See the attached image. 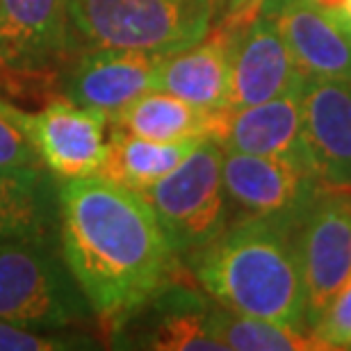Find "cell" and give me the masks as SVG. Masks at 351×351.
Returning <instances> with one entry per match:
<instances>
[{"mask_svg":"<svg viewBox=\"0 0 351 351\" xmlns=\"http://www.w3.org/2000/svg\"><path fill=\"white\" fill-rule=\"evenodd\" d=\"M60 249L101 322L139 311L173 271V249L144 196L101 176L60 185Z\"/></svg>","mask_w":351,"mask_h":351,"instance_id":"cell-1","label":"cell"},{"mask_svg":"<svg viewBox=\"0 0 351 351\" xmlns=\"http://www.w3.org/2000/svg\"><path fill=\"white\" fill-rule=\"evenodd\" d=\"M194 276L223 308L285 326H306L297 226L244 217L196 249Z\"/></svg>","mask_w":351,"mask_h":351,"instance_id":"cell-2","label":"cell"},{"mask_svg":"<svg viewBox=\"0 0 351 351\" xmlns=\"http://www.w3.org/2000/svg\"><path fill=\"white\" fill-rule=\"evenodd\" d=\"M73 34L91 48L178 53L213 27L215 0H69Z\"/></svg>","mask_w":351,"mask_h":351,"instance_id":"cell-3","label":"cell"},{"mask_svg":"<svg viewBox=\"0 0 351 351\" xmlns=\"http://www.w3.org/2000/svg\"><path fill=\"white\" fill-rule=\"evenodd\" d=\"M89 315L94 313L55 242H0V319L37 331H62Z\"/></svg>","mask_w":351,"mask_h":351,"instance_id":"cell-4","label":"cell"},{"mask_svg":"<svg viewBox=\"0 0 351 351\" xmlns=\"http://www.w3.org/2000/svg\"><path fill=\"white\" fill-rule=\"evenodd\" d=\"M139 194L151 206L173 254L206 247L228 219L221 144L203 139L171 173Z\"/></svg>","mask_w":351,"mask_h":351,"instance_id":"cell-5","label":"cell"},{"mask_svg":"<svg viewBox=\"0 0 351 351\" xmlns=\"http://www.w3.org/2000/svg\"><path fill=\"white\" fill-rule=\"evenodd\" d=\"M39 162L58 182L98 176L108 151L110 114L58 98L37 112L14 108Z\"/></svg>","mask_w":351,"mask_h":351,"instance_id":"cell-6","label":"cell"},{"mask_svg":"<svg viewBox=\"0 0 351 351\" xmlns=\"http://www.w3.org/2000/svg\"><path fill=\"white\" fill-rule=\"evenodd\" d=\"M306 287V324L313 326L351 280V194L322 192L297 226Z\"/></svg>","mask_w":351,"mask_h":351,"instance_id":"cell-7","label":"cell"},{"mask_svg":"<svg viewBox=\"0 0 351 351\" xmlns=\"http://www.w3.org/2000/svg\"><path fill=\"white\" fill-rule=\"evenodd\" d=\"M223 187L228 201L244 217H265L290 226H299L315 196L322 192L306 165L237 151H223Z\"/></svg>","mask_w":351,"mask_h":351,"instance_id":"cell-8","label":"cell"},{"mask_svg":"<svg viewBox=\"0 0 351 351\" xmlns=\"http://www.w3.org/2000/svg\"><path fill=\"white\" fill-rule=\"evenodd\" d=\"M301 112L308 165L319 187L351 194V80L306 75Z\"/></svg>","mask_w":351,"mask_h":351,"instance_id":"cell-9","label":"cell"},{"mask_svg":"<svg viewBox=\"0 0 351 351\" xmlns=\"http://www.w3.org/2000/svg\"><path fill=\"white\" fill-rule=\"evenodd\" d=\"M256 14L244 12L226 16V23L217 32H208L201 41L178 53L162 55L158 64L156 89L178 96L194 108L213 114L226 110L235 41Z\"/></svg>","mask_w":351,"mask_h":351,"instance_id":"cell-10","label":"cell"},{"mask_svg":"<svg viewBox=\"0 0 351 351\" xmlns=\"http://www.w3.org/2000/svg\"><path fill=\"white\" fill-rule=\"evenodd\" d=\"M306 75L287 51L269 14H258L242 27L230 60L226 110H242L301 89Z\"/></svg>","mask_w":351,"mask_h":351,"instance_id":"cell-11","label":"cell"},{"mask_svg":"<svg viewBox=\"0 0 351 351\" xmlns=\"http://www.w3.org/2000/svg\"><path fill=\"white\" fill-rule=\"evenodd\" d=\"M73 39L69 0H0V69H48L64 58Z\"/></svg>","mask_w":351,"mask_h":351,"instance_id":"cell-12","label":"cell"},{"mask_svg":"<svg viewBox=\"0 0 351 351\" xmlns=\"http://www.w3.org/2000/svg\"><path fill=\"white\" fill-rule=\"evenodd\" d=\"M162 55L128 48H91L75 62L66 80V98L114 114L156 89Z\"/></svg>","mask_w":351,"mask_h":351,"instance_id":"cell-13","label":"cell"},{"mask_svg":"<svg viewBox=\"0 0 351 351\" xmlns=\"http://www.w3.org/2000/svg\"><path fill=\"white\" fill-rule=\"evenodd\" d=\"M301 89L251 108L223 110L215 139L223 151L285 158L311 169L304 144Z\"/></svg>","mask_w":351,"mask_h":351,"instance_id":"cell-14","label":"cell"},{"mask_svg":"<svg viewBox=\"0 0 351 351\" xmlns=\"http://www.w3.org/2000/svg\"><path fill=\"white\" fill-rule=\"evenodd\" d=\"M304 75L351 80V39L308 0H263Z\"/></svg>","mask_w":351,"mask_h":351,"instance_id":"cell-15","label":"cell"},{"mask_svg":"<svg viewBox=\"0 0 351 351\" xmlns=\"http://www.w3.org/2000/svg\"><path fill=\"white\" fill-rule=\"evenodd\" d=\"M44 165L0 167V242L60 237V187Z\"/></svg>","mask_w":351,"mask_h":351,"instance_id":"cell-16","label":"cell"},{"mask_svg":"<svg viewBox=\"0 0 351 351\" xmlns=\"http://www.w3.org/2000/svg\"><path fill=\"white\" fill-rule=\"evenodd\" d=\"M223 112H206L182 98L153 89L110 114V128L153 142H189L215 139Z\"/></svg>","mask_w":351,"mask_h":351,"instance_id":"cell-17","label":"cell"},{"mask_svg":"<svg viewBox=\"0 0 351 351\" xmlns=\"http://www.w3.org/2000/svg\"><path fill=\"white\" fill-rule=\"evenodd\" d=\"M199 142L203 139L153 142V139L112 128L98 176L121 187H128L132 192H144L158 180H162L167 173H171Z\"/></svg>","mask_w":351,"mask_h":351,"instance_id":"cell-18","label":"cell"},{"mask_svg":"<svg viewBox=\"0 0 351 351\" xmlns=\"http://www.w3.org/2000/svg\"><path fill=\"white\" fill-rule=\"evenodd\" d=\"M208 326L226 351H322L328 349L304 326H285L276 322L249 317L228 308L208 315Z\"/></svg>","mask_w":351,"mask_h":351,"instance_id":"cell-19","label":"cell"},{"mask_svg":"<svg viewBox=\"0 0 351 351\" xmlns=\"http://www.w3.org/2000/svg\"><path fill=\"white\" fill-rule=\"evenodd\" d=\"M146 347L158 351H226L208 326V315L201 311L167 313L153 326Z\"/></svg>","mask_w":351,"mask_h":351,"instance_id":"cell-20","label":"cell"},{"mask_svg":"<svg viewBox=\"0 0 351 351\" xmlns=\"http://www.w3.org/2000/svg\"><path fill=\"white\" fill-rule=\"evenodd\" d=\"M85 347H91L85 338H73V335L53 331H37V328H27L0 319V351H66Z\"/></svg>","mask_w":351,"mask_h":351,"instance_id":"cell-21","label":"cell"},{"mask_svg":"<svg viewBox=\"0 0 351 351\" xmlns=\"http://www.w3.org/2000/svg\"><path fill=\"white\" fill-rule=\"evenodd\" d=\"M313 333L328 349H351V280L319 315Z\"/></svg>","mask_w":351,"mask_h":351,"instance_id":"cell-22","label":"cell"},{"mask_svg":"<svg viewBox=\"0 0 351 351\" xmlns=\"http://www.w3.org/2000/svg\"><path fill=\"white\" fill-rule=\"evenodd\" d=\"M41 165L37 151L16 121L14 105L0 98V167Z\"/></svg>","mask_w":351,"mask_h":351,"instance_id":"cell-23","label":"cell"},{"mask_svg":"<svg viewBox=\"0 0 351 351\" xmlns=\"http://www.w3.org/2000/svg\"><path fill=\"white\" fill-rule=\"evenodd\" d=\"M217 10L223 12V16H233V14L249 12V10H261L263 0H215Z\"/></svg>","mask_w":351,"mask_h":351,"instance_id":"cell-24","label":"cell"},{"mask_svg":"<svg viewBox=\"0 0 351 351\" xmlns=\"http://www.w3.org/2000/svg\"><path fill=\"white\" fill-rule=\"evenodd\" d=\"M335 25L340 27L342 32L347 34V37L351 39V0L347 3V7H345V12H342V16L335 21Z\"/></svg>","mask_w":351,"mask_h":351,"instance_id":"cell-25","label":"cell"}]
</instances>
